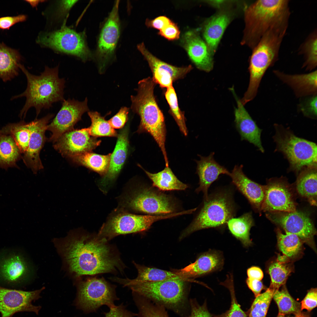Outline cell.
<instances>
[{"label": "cell", "instance_id": "ba28073f", "mask_svg": "<svg viewBox=\"0 0 317 317\" xmlns=\"http://www.w3.org/2000/svg\"><path fill=\"white\" fill-rule=\"evenodd\" d=\"M274 139L278 151L288 161L289 169L297 173L306 167L317 165V147L312 141L296 136L291 131L275 125Z\"/></svg>", "mask_w": 317, "mask_h": 317}, {"label": "cell", "instance_id": "e575fe53", "mask_svg": "<svg viewBox=\"0 0 317 317\" xmlns=\"http://www.w3.org/2000/svg\"><path fill=\"white\" fill-rule=\"evenodd\" d=\"M21 154L11 136L0 134V168L6 170L10 167L18 168L16 163L21 158Z\"/></svg>", "mask_w": 317, "mask_h": 317}, {"label": "cell", "instance_id": "680465c9", "mask_svg": "<svg viewBox=\"0 0 317 317\" xmlns=\"http://www.w3.org/2000/svg\"><path fill=\"white\" fill-rule=\"evenodd\" d=\"M248 278L261 281L263 277V273L259 267L253 266L248 268L247 270Z\"/></svg>", "mask_w": 317, "mask_h": 317}, {"label": "cell", "instance_id": "7402d4cb", "mask_svg": "<svg viewBox=\"0 0 317 317\" xmlns=\"http://www.w3.org/2000/svg\"><path fill=\"white\" fill-rule=\"evenodd\" d=\"M181 45L192 62L199 69L209 72L213 68L211 55L207 45L195 31H189L182 36Z\"/></svg>", "mask_w": 317, "mask_h": 317}, {"label": "cell", "instance_id": "f35d334b", "mask_svg": "<svg viewBox=\"0 0 317 317\" xmlns=\"http://www.w3.org/2000/svg\"><path fill=\"white\" fill-rule=\"evenodd\" d=\"M284 257L279 256L277 260L271 263L269 268L271 279L269 288L274 292L285 284L292 270L291 266L286 263V257Z\"/></svg>", "mask_w": 317, "mask_h": 317}, {"label": "cell", "instance_id": "44dd1931", "mask_svg": "<svg viewBox=\"0 0 317 317\" xmlns=\"http://www.w3.org/2000/svg\"><path fill=\"white\" fill-rule=\"evenodd\" d=\"M224 263L223 257L220 252L210 250L200 254L194 262L172 271L182 278L190 280L221 270Z\"/></svg>", "mask_w": 317, "mask_h": 317}, {"label": "cell", "instance_id": "681fc988", "mask_svg": "<svg viewBox=\"0 0 317 317\" xmlns=\"http://www.w3.org/2000/svg\"><path fill=\"white\" fill-rule=\"evenodd\" d=\"M129 110L126 107H122L115 115L108 121L112 128L118 129L124 126L128 120Z\"/></svg>", "mask_w": 317, "mask_h": 317}, {"label": "cell", "instance_id": "9f6ffc18", "mask_svg": "<svg viewBox=\"0 0 317 317\" xmlns=\"http://www.w3.org/2000/svg\"><path fill=\"white\" fill-rule=\"evenodd\" d=\"M77 1V0L60 1L58 3L56 12L58 17H61L65 15Z\"/></svg>", "mask_w": 317, "mask_h": 317}, {"label": "cell", "instance_id": "74e56055", "mask_svg": "<svg viewBox=\"0 0 317 317\" xmlns=\"http://www.w3.org/2000/svg\"><path fill=\"white\" fill-rule=\"evenodd\" d=\"M317 31L316 28L311 32L298 49V54L304 60L302 67L306 71H311L317 66Z\"/></svg>", "mask_w": 317, "mask_h": 317}, {"label": "cell", "instance_id": "ab89813d", "mask_svg": "<svg viewBox=\"0 0 317 317\" xmlns=\"http://www.w3.org/2000/svg\"><path fill=\"white\" fill-rule=\"evenodd\" d=\"M134 301L138 309V317H169L166 309L141 295L132 292Z\"/></svg>", "mask_w": 317, "mask_h": 317}, {"label": "cell", "instance_id": "b9f144b4", "mask_svg": "<svg viewBox=\"0 0 317 317\" xmlns=\"http://www.w3.org/2000/svg\"><path fill=\"white\" fill-rule=\"evenodd\" d=\"M285 232V234H284L279 229L277 230L278 247L285 256L289 258L293 257L300 252L302 242L296 235Z\"/></svg>", "mask_w": 317, "mask_h": 317}, {"label": "cell", "instance_id": "8d00e7d4", "mask_svg": "<svg viewBox=\"0 0 317 317\" xmlns=\"http://www.w3.org/2000/svg\"><path fill=\"white\" fill-rule=\"evenodd\" d=\"M133 263L137 270L138 275L134 279H129L132 282H156L173 279L190 281L182 278L172 271L147 267L137 264L134 261Z\"/></svg>", "mask_w": 317, "mask_h": 317}, {"label": "cell", "instance_id": "30bf717a", "mask_svg": "<svg viewBox=\"0 0 317 317\" xmlns=\"http://www.w3.org/2000/svg\"><path fill=\"white\" fill-rule=\"evenodd\" d=\"M116 288L103 277L87 278L78 284L75 305L87 313L96 312L103 305L113 307L114 301L119 300Z\"/></svg>", "mask_w": 317, "mask_h": 317}, {"label": "cell", "instance_id": "bcb514c9", "mask_svg": "<svg viewBox=\"0 0 317 317\" xmlns=\"http://www.w3.org/2000/svg\"><path fill=\"white\" fill-rule=\"evenodd\" d=\"M220 284L229 290L231 297V304L228 310L221 314L214 315L213 317H248L247 315L241 308L235 296L232 275H227L226 280Z\"/></svg>", "mask_w": 317, "mask_h": 317}, {"label": "cell", "instance_id": "1f68e13d", "mask_svg": "<svg viewBox=\"0 0 317 317\" xmlns=\"http://www.w3.org/2000/svg\"><path fill=\"white\" fill-rule=\"evenodd\" d=\"M254 224L252 213L248 212L239 217L230 219L227 223V226L232 235L239 240L244 247H247L252 244L250 231Z\"/></svg>", "mask_w": 317, "mask_h": 317}, {"label": "cell", "instance_id": "6da1fadb", "mask_svg": "<svg viewBox=\"0 0 317 317\" xmlns=\"http://www.w3.org/2000/svg\"><path fill=\"white\" fill-rule=\"evenodd\" d=\"M62 249L70 270L77 275L122 273L125 268L117 249L97 234L72 236Z\"/></svg>", "mask_w": 317, "mask_h": 317}, {"label": "cell", "instance_id": "836d02e7", "mask_svg": "<svg viewBox=\"0 0 317 317\" xmlns=\"http://www.w3.org/2000/svg\"><path fill=\"white\" fill-rule=\"evenodd\" d=\"M32 122L21 121L9 123L0 130V134L9 135L13 139L21 154H24L28 146L31 133Z\"/></svg>", "mask_w": 317, "mask_h": 317}, {"label": "cell", "instance_id": "8992f818", "mask_svg": "<svg viewBox=\"0 0 317 317\" xmlns=\"http://www.w3.org/2000/svg\"><path fill=\"white\" fill-rule=\"evenodd\" d=\"M287 29L275 27L268 31L255 47L250 60L249 86L242 99L245 104L255 97L262 79L267 70L278 60Z\"/></svg>", "mask_w": 317, "mask_h": 317}, {"label": "cell", "instance_id": "603a6c76", "mask_svg": "<svg viewBox=\"0 0 317 317\" xmlns=\"http://www.w3.org/2000/svg\"><path fill=\"white\" fill-rule=\"evenodd\" d=\"M235 98L237 107L235 108V122L237 130L239 133L241 140L248 141L256 146L261 152H264L261 139L262 130L245 108L240 99L235 92L234 89L230 88Z\"/></svg>", "mask_w": 317, "mask_h": 317}, {"label": "cell", "instance_id": "4316f807", "mask_svg": "<svg viewBox=\"0 0 317 317\" xmlns=\"http://www.w3.org/2000/svg\"><path fill=\"white\" fill-rule=\"evenodd\" d=\"M275 75L293 90L299 98L317 95V70L305 74L290 75L278 70L273 71Z\"/></svg>", "mask_w": 317, "mask_h": 317}, {"label": "cell", "instance_id": "9a60e30c", "mask_svg": "<svg viewBox=\"0 0 317 317\" xmlns=\"http://www.w3.org/2000/svg\"><path fill=\"white\" fill-rule=\"evenodd\" d=\"M32 291L11 289L0 286V313L2 317H11L14 313L21 311L33 312L38 314L40 306L32 304L39 299L44 289Z\"/></svg>", "mask_w": 317, "mask_h": 317}, {"label": "cell", "instance_id": "d6986e66", "mask_svg": "<svg viewBox=\"0 0 317 317\" xmlns=\"http://www.w3.org/2000/svg\"><path fill=\"white\" fill-rule=\"evenodd\" d=\"M137 47L147 61L154 80L162 88H167L172 85L173 82L183 78L192 69L190 65L178 67L160 60L151 53L143 43Z\"/></svg>", "mask_w": 317, "mask_h": 317}, {"label": "cell", "instance_id": "4dcf8cb0", "mask_svg": "<svg viewBox=\"0 0 317 317\" xmlns=\"http://www.w3.org/2000/svg\"><path fill=\"white\" fill-rule=\"evenodd\" d=\"M21 56L16 50L0 42V78L4 82L18 75Z\"/></svg>", "mask_w": 317, "mask_h": 317}, {"label": "cell", "instance_id": "7a4b0ae2", "mask_svg": "<svg viewBox=\"0 0 317 317\" xmlns=\"http://www.w3.org/2000/svg\"><path fill=\"white\" fill-rule=\"evenodd\" d=\"M19 68L26 77L27 87L24 92L13 96L11 100L26 97L25 104L19 114L21 118H24L32 107L35 108L37 117L42 109H49L54 103L64 100L65 81L59 77L58 66L53 68L45 66L44 71L38 76L31 73L21 64Z\"/></svg>", "mask_w": 317, "mask_h": 317}, {"label": "cell", "instance_id": "cb8c5ba5", "mask_svg": "<svg viewBox=\"0 0 317 317\" xmlns=\"http://www.w3.org/2000/svg\"><path fill=\"white\" fill-rule=\"evenodd\" d=\"M243 166L235 165L229 176L232 183L256 210H260L264 193V186L252 181L244 173Z\"/></svg>", "mask_w": 317, "mask_h": 317}, {"label": "cell", "instance_id": "d4e9b609", "mask_svg": "<svg viewBox=\"0 0 317 317\" xmlns=\"http://www.w3.org/2000/svg\"><path fill=\"white\" fill-rule=\"evenodd\" d=\"M128 129L126 127L118 135L114 149L111 154L109 167L107 173L99 182L100 186L105 190L110 186L122 169L126 160L129 146Z\"/></svg>", "mask_w": 317, "mask_h": 317}, {"label": "cell", "instance_id": "60d3db41", "mask_svg": "<svg viewBox=\"0 0 317 317\" xmlns=\"http://www.w3.org/2000/svg\"><path fill=\"white\" fill-rule=\"evenodd\" d=\"M272 299L277 306L278 314L294 315L301 311L300 303L292 297L285 286L274 292Z\"/></svg>", "mask_w": 317, "mask_h": 317}, {"label": "cell", "instance_id": "5b68a950", "mask_svg": "<svg viewBox=\"0 0 317 317\" xmlns=\"http://www.w3.org/2000/svg\"><path fill=\"white\" fill-rule=\"evenodd\" d=\"M156 84L153 78L150 77L140 80L138 83L137 94L131 96V109L140 118L137 131L148 133L152 136L160 148L165 161L167 162L165 119L154 95Z\"/></svg>", "mask_w": 317, "mask_h": 317}, {"label": "cell", "instance_id": "2e32d148", "mask_svg": "<svg viewBox=\"0 0 317 317\" xmlns=\"http://www.w3.org/2000/svg\"><path fill=\"white\" fill-rule=\"evenodd\" d=\"M87 104V98L82 102L74 99L64 100L56 115L47 126V130L52 133L50 141L55 143L63 134L73 129L83 114L89 110Z\"/></svg>", "mask_w": 317, "mask_h": 317}, {"label": "cell", "instance_id": "db71d44e", "mask_svg": "<svg viewBox=\"0 0 317 317\" xmlns=\"http://www.w3.org/2000/svg\"><path fill=\"white\" fill-rule=\"evenodd\" d=\"M26 16L23 14L14 16H7L0 18V28L9 29L15 24L26 21Z\"/></svg>", "mask_w": 317, "mask_h": 317}, {"label": "cell", "instance_id": "277c9868", "mask_svg": "<svg viewBox=\"0 0 317 317\" xmlns=\"http://www.w3.org/2000/svg\"><path fill=\"white\" fill-rule=\"evenodd\" d=\"M291 12L289 0H259L246 9L245 40L253 49L269 29L288 26Z\"/></svg>", "mask_w": 317, "mask_h": 317}, {"label": "cell", "instance_id": "f907efd6", "mask_svg": "<svg viewBox=\"0 0 317 317\" xmlns=\"http://www.w3.org/2000/svg\"><path fill=\"white\" fill-rule=\"evenodd\" d=\"M317 289H311L308 291L301 303V311L305 309L310 311L317 306Z\"/></svg>", "mask_w": 317, "mask_h": 317}, {"label": "cell", "instance_id": "83f0119b", "mask_svg": "<svg viewBox=\"0 0 317 317\" xmlns=\"http://www.w3.org/2000/svg\"><path fill=\"white\" fill-rule=\"evenodd\" d=\"M231 18L228 13L222 12L211 17L206 22L203 35L210 53L213 54L215 51Z\"/></svg>", "mask_w": 317, "mask_h": 317}, {"label": "cell", "instance_id": "7dc6e473", "mask_svg": "<svg viewBox=\"0 0 317 317\" xmlns=\"http://www.w3.org/2000/svg\"><path fill=\"white\" fill-rule=\"evenodd\" d=\"M316 95L301 98L299 108L303 114L307 117L315 118L317 117Z\"/></svg>", "mask_w": 317, "mask_h": 317}, {"label": "cell", "instance_id": "c3c4849f", "mask_svg": "<svg viewBox=\"0 0 317 317\" xmlns=\"http://www.w3.org/2000/svg\"><path fill=\"white\" fill-rule=\"evenodd\" d=\"M189 304L190 313L187 317H212L208 309L206 301L200 305L195 299H190Z\"/></svg>", "mask_w": 317, "mask_h": 317}, {"label": "cell", "instance_id": "ee69618b", "mask_svg": "<svg viewBox=\"0 0 317 317\" xmlns=\"http://www.w3.org/2000/svg\"><path fill=\"white\" fill-rule=\"evenodd\" d=\"M165 97L169 106L171 115L181 131L185 136H186L188 131L186 125V118L184 113L179 108L176 94L172 85L167 88Z\"/></svg>", "mask_w": 317, "mask_h": 317}, {"label": "cell", "instance_id": "e0dca14e", "mask_svg": "<svg viewBox=\"0 0 317 317\" xmlns=\"http://www.w3.org/2000/svg\"><path fill=\"white\" fill-rule=\"evenodd\" d=\"M264 188V196L260 210L268 212L296 210L291 189L283 179H271Z\"/></svg>", "mask_w": 317, "mask_h": 317}, {"label": "cell", "instance_id": "d6a6232c", "mask_svg": "<svg viewBox=\"0 0 317 317\" xmlns=\"http://www.w3.org/2000/svg\"><path fill=\"white\" fill-rule=\"evenodd\" d=\"M138 166L144 171L152 182V186L162 191L183 190L188 185L180 181L176 176L171 169L168 167L156 173H150Z\"/></svg>", "mask_w": 317, "mask_h": 317}, {"label": "cell", "instance_id": "5bb4252c", "mask_svg": "<svg viewBox=\"0 0 317 317\" xmlns=\"http://www.w3.org/2000/svg\"><path fill=\"white\" fill-rule=\"evenodd\" d=\"M119 2V1H116L99 35L95 56L101 70L113 58L119 39L120 31Z\"/></svg>", "mask_w": 317, "mask_h": 317}, {"label": "cell", "instance_id": "91938a15", "mask_svg": "<svg viewBox=\"0 0 317 317\" xmlns=\"http://www.w3.org/2000/svg\"><path fill=\"white\" fill-rule=\"evenodd\" d=\"M292 317H311L310 315L307 313L302 312V311L294 315Z\"/></svg>", "mask_w": 317, "mask_h": 317}, {"label": "cell", "instance_id": "f1b7e54d", "mask_svg": "<svg viewBox=\"0 0 317 317\" xmlns=\"http://www.w3.org/2000/svg\"><path fill=\"white\" fill-rule=\"evenodd\" d=\"M27 272L26 263L21 256L13 254L0 261V278L9 283L21 281Z\"/></svg>", "mask_w": 317, "mask_h": 317}, {"label": "cell", "instance_id": "11a10c76", "mask_svg": "<svg viewBox=\"0 0 317 317\" xmlns=\"http://www.w3.org/2000/svg\"><path fill=\"white\" fill-rule=\"evenodd\" d=\"M172 21L167 17L162 16L157 17L153 19H147L146 24L148 27L156 28L160 31Z\"/></svg>", "mask_w": 317, "mask_h": 317}, {"label": "cell", "instance_id": "ac0fdd59", "mask_svg": "<svg viewBox=\"0 0 317 317\" xmlns=\"http://www.w3.org/2000/svg\"><path fill=\"white\" fill-rule=\"evenodd\" d=\"M101 142L90 135L88 128L73 129L60 136L53 146L63 156L72 158L92 151L100 145Z\"/></svg>", "mask_w": 317, "mask_h": 317}, {"label": "cell", "instance_id": "7bdbcfd3", "mask_svg": "<svg viewBox=\"0 0 317 317\" xmlns=\"http://www.w3.org/2000/svg\"><path fill=\"white\" fill-rule=\"evenodd\" d=\"M88 114L90 118L91 124L89 127L90 135L94 137H116V131L100 114L96 111H89Z\"/></svg>", "mask_w": 317, "mask_h": 317}, {"label": "cell", "instance_id": "9c48e42d", "mask_svg": "<svg viewBox=\"0 0 317 317\" xmlns=\"http://www.w3.org/2000/svg\"><path fill=\"white\" fill-rule=\"evenodd\" d=\"M178 213L161 215L134 214L122 208L115 210L110 215L97 234L108 241L121 235L136 233L148 230L157 221L179 215Z\"/></svg>", "mask_w": 317, "mask_h": 317}, {"label": "cell", "instance_id": "484cf974", "mask_svg": "<svg viewBox=\"0 0 317 317\" xmlns=\"http://www.w3.org/2000/svg\"><path fill=\"white\" fill-rule=\"evenodd\" d=\"M215 153H211L207 157L198 155L200 159L195 160L197 163L196 173L199 177V186L196 189L197 193L202 191L204 199L208 196V191L211 184L218 178L220 175L229 176L230 172L225 167L220 165L214 159Z\"/></svg>", "mask_w": 317, "mask_h": 317}, {"label": "cell", "instance_id": "3957f363", "mask_svg": "<svg viewBox=\"0 0 317 317\" xmlns=\"http://www.w3.org/2000/svg\"><path fill=\"white\" fill-rule=\"evenodd\" d=\"M188 280L173 279L152 282H134L128 278L121 279L120 283L132 292L171 310L180 317L190 313Z\"/></svg>", "mask_w": 317, "mask_h": 317}, {"label": "cell", "instance_id": "f546056e", "mask_svg": "<svg viewBox=\"0 0 317 317\" xmlns=\"http://www.w3.org/2000/svg\"><path fill=\"white\" fill-rule=\"evenodd\" d=\"M296 188L298 193L311 205L317 204V165L306 167L300 172Z\"/></svg>", "mask_w": 317, "mask_h": 317}, {"label": "cell", "instance_id": "4fadbf2b", "mask_svg": "<svg viewBox=\"0 0 317 317\" xmlns=\"http://www.w3.org/2000/svg\"><path fill=\"white\" fill-rule=\"evenodd\" d=\"M266 215L271 221L285 231L296 235L302 242L314 248L313 238L316 230L307 214L296 210L291 212H268Z\"/></svg>", "mask_w": 317, "mask_h": 317}, {"label": "cell", "instance_id": "be15d7a7", "mask_svg": "<svg viewBox=\"0 0 317 317\" xmlns=\"http://www.w3.org/2000/svg\"></svg>", "mask_w": 317, "mask_h": 317}, {"label": "cell", "instance_id": "f5cc1de1", "mask_svg": "<svg viewBox=\"0 0 317 317\" xmlns=\"http://www.w3.org/2000/svg\"><path fill=\"white\" fill-rule=\"evenodd\" d=\"M180 33L177 24L172 21L160 30L158 34L169 40H173L179 38Z\"/></svg>", "mask_w": 317, "mask_h": 317}, {"label": "cell", "instance_id": "8fae6325", "mask_svg": "<svg viewBox=\"0 0 317 317\" xmlns=\"http://www.w3.org/2000/svg\"><path fill=\"white\" fill-rule=\"evenodd\" d=\"M121 205L126 210L149 215H165L175 212L176 205L172 198L148 188L131 189L122 198Z\"/></svg>", "mask_w": 317, "mask_h": 317}, {"label": "cell", "instance_id": "816d5d0a", "mask_svg": "<svg viewBox=\"0 0 317 317\" xmlns=\"http://www.w3.org/2000/svg\"><path fill=\"white\" fill-rule=\"evenodd\" d=\"M109 309V312L104 313L105 317H135L137 316V313L127 310L123 303Z\"/></svg>", "mask_w": 317, "mask_h": 317}, {"label": "cell", "instance_id": "ffe728a7", "mask_svg": "<svg viewBox=\"0 0 317 317\" xmlns=\"http://www.w3.org/2000/svg\"><path fill=\"white\" fill-rule=\"evenodd\" d=\"M54 115L49 114L32 121L31 133L28 147L23 154V159L26 165L35 173L43 168L40 153L45 141V132L48 124Z\"/></svg>", "mask_w": 317, "mask_h": 317}, {"label": "cell", "instance_id": "d590c367", "mask_svg": "<svg viewBox=\"0 0 317 317\" xmlns=\"http://www.w3.org/2000/svg\"><path fill=\"white\" fill-rule=\"evenodd\" d=\"M111 154L100 155L90 152L84 153L71 158L77 164L82 165L104 176L107 173L110 164Z\"/></svg>", "mask_w": 317, "mask_h": 317}, {"label": "cell", "instance_id": "94428289", "mask_svg": "<svg viewBox=\"0 0 317 317\" xmlns=\"http://www.w3.org/2000/svg\"><path fill=\"white\" fill-rule=\"evenodd\" d=\"M28 3H29L32 6L34 7L37 5L38 4L40 1L38 0L32 1V0H28L26 1Z\"/></svg>", "mask_w": 317, "mask_h": 317}, {"label": "cell", "instance_id": "52a82bcc", "mask_svg": "<svg viewBox=\"0 0 317 317\" xmlns=\"http://www.w3.org/2000/svg\"><path fill=\"white\" fill-rule=\"evenodd\" d=\"M236 211L232 193L230 190L215 191L208 195L207 199H204L197 215L182 233L179 240L199 230L225 228L228 221L235 217Z\"/></svg>", "mask_w": 317, "mask_h": 317}, {"label": "cell", "instance_id": "f6af8a7d", "mask_svg": "<svg viewBox=\"0 0 317 317\" xmlns=\"http://www.w3.org/2000/svg\"><path fill=\"white\" fill-rule=\"evenodd\" d=\"M274 293L269 288L255 297L249 309L248 317H266Z\"/></svg>", "mask_w": 317, "mask_h": 317}, {"label": "cell", "instance_id": "6f0895ef", "mask_svg": "<svg viewBox=\"0 0 317 317\" xmlns=\"http://www.w3.org/2000/svg\"><path fill=\"white\" fill-rule=\"evenodd\" d=\"M246 283L249 288L252 292L255 297L261 294L264 288V286L261 281L247 278Z\"/></svg>", "mask_w": 317, "mask_h": 317}, {"label": "cell", "instance_id": "7c38bea8", "mask_svg": "<svg viewBox=\"0 0 317 317\" xmlns=\"http://www.w3.org/2000/svg\"><path fill=\"white\" fill-rule=\"evenodd\" d=\"M37 40L41 45L77 56L83 61L93 57L87 45L85 31L77 33L65 23L58 30L41 34Z\"/></svg>", "mask_w": 317, "mask_h": 317}, {"label": "cell", "instance_id": "6125c7cd", "mask_svg": "<svg viewBox=\"0 0 317 317\" xmlns=\"http://www.w3.org/2000/svg\"><path fill=\"white\" fill-rule=\"evenodd\" d=\"M277 317H286L285 315L282 314H278Z\"/></svg>", "mask_w": 317, "mask_h": 317}]
</instances>
